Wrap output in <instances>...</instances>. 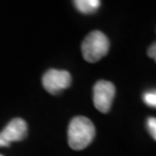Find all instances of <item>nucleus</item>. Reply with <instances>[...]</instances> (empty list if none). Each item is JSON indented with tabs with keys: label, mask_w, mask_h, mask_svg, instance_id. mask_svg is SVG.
I'll return each instance as SVG.
<instances>
[{
	"label": "nucleus",
	"mask_w": 156,
	"mask_h": 156,
	"mask_svg": "<svg viewBox=\"0 0 156 156\" xmlns=\"http://www.w3.org/2000/svg\"><path fill=\"white\" fill-rule=\"evenodd\" d=\"M96 129L93 122L83 116L74 117L67 131L68 145L74 151H82L93 142Z\"/></svg>",
	"instance_id": "f257e3e1"
},
{
	"label": "nucleus",
	"mask_w": 156,
	"mask_h": 156,
	"mask_svg": "<svg viewBox=\"0 0 156 156\" xmlns=\"http://www.w3.org/2000/svg\"><path fill=\"white\" fill-rule=\"evenodd\" d=\"M110 49V42L105 34L95 30L86 36L82 42L81 50L84 60L88 62H96L105 57Z\"/></svg>",
	"instance_id": "f03ea898"
},
{
	"label": "nucleus",
	"mask_w": 156,
	"mask_h": 156,
	"mask_svg": "<svg viewBox=\"0 0 156 156\" xmlns=\"http://www.w3.org/2000/svg\"><path fill=\"white\" fill-rule=\"evenodd\" d=\"M115 95H116L115 84L106 80H100L94 86L93 100L95 108L102 113L109 112L112 106Z\"/></svg>",
	"instance_id": "7ed1b4c3"
},
{
	"label": "nucleus",
	"mask_w": 156,
	"mask_h": 156,
	"mask_svg": "<svg viewBox=\"0 0 156 156\" xmlns=\"http://www.w3.org/2000/svg\"><path fill=\"white\" fill-rule=\"evenodd\" d=\"M71 82V74L62 69H49L43 76V87L48 93L53 95L68 88Z\"/></svg>",
	"instance_id": "20e7f679"
},
{
	"label": "nucleus",
	"mask_w": 156,
	"mask_h": 156,
	"mask_svg": "<svg viewBox=\"0 0 156 156\" xmlns=\"http://www.w3.org/2000/svg\"><path fill=\"white\" fill-rule=\"evenodd\" d=\"M28 125L22 118H14L0 132V147H8L12 142L21 141L27 136Z\"/></svg>",
	"instance_id": "39448f33"
},
{
	"label": "nucleus",
	"mask_w": 156,
	"mask_h": 156,
	"mask_svg": "<svg viewBox=\"0 0 156 156\" xmlns=\"http://www.w3.org/2000/svg\"><path fill=\"white\" fill-rule=\"evenodd\" d=\"M74 6L82 14H93L101 6V0H74Z\"/></svg>",
	"instance_id": "423d86ee"
},
{
	"label": "nucleus",
	"mask_w": 156,
	"mask_h": 156,
	"mask_svg": "<svg viewBox=\"0 0 156 156\" xmlns=\"http://www.w3.org/2000/svg\"><path fill=\"white\" fill-rule=\"evenodd\" d=\"M144 101L147 105L153 106L155 108L156 106V93L155 90H151V91H147L144 94Z\"/></svg>",
	"instance_id": "0eeeda50"
},
{
	"label": "nucleus",
	"mask_w": 156,
	"mask_h": 156,
	"mask_svg": "<svg viewBox=\"0 0 156 156\" xmlns=\"http://www.w3.org/2000/svg\"><path fill=\"white\" fill-rule=\"evenodd\" d=\"M148 128L151 132L153 139H156V119L154 117H151L148 119Z\"/></svg>",
	"instance_id": "6e6552de"
},
{
	"label": "nucleus",
	"mask_w": 156,
	"mask_h": 156,
	"mask_svg": "<svg viewBox=\"0 0 156 156\" xmlns=\"http://www.w3.org/2000/svg\"><path fill=\"white\" fill-rule=\"evenodd\" d=\"M155 48H156V45H155V43H154V44H151V46L149 48V50H148V56L151 57V58H153V59H156Z\"/></svg>",
	"instance_id": "1a4fd4ad"
},
{
	"label": "nucleus",
	"mask_w": 156,
	"mask_h": 156,
	"mask_svg": "<svg viewBox=\"0 0 156 156\" xmlns=\"http://www.w3.org/2000/svg\"><path fill=\"white\" fill-rule=\"evenodd\" d=\"M0 156H2V155H0Z\"/></svg>",
	"instance_id": "9d476101"
}]
</instances>
